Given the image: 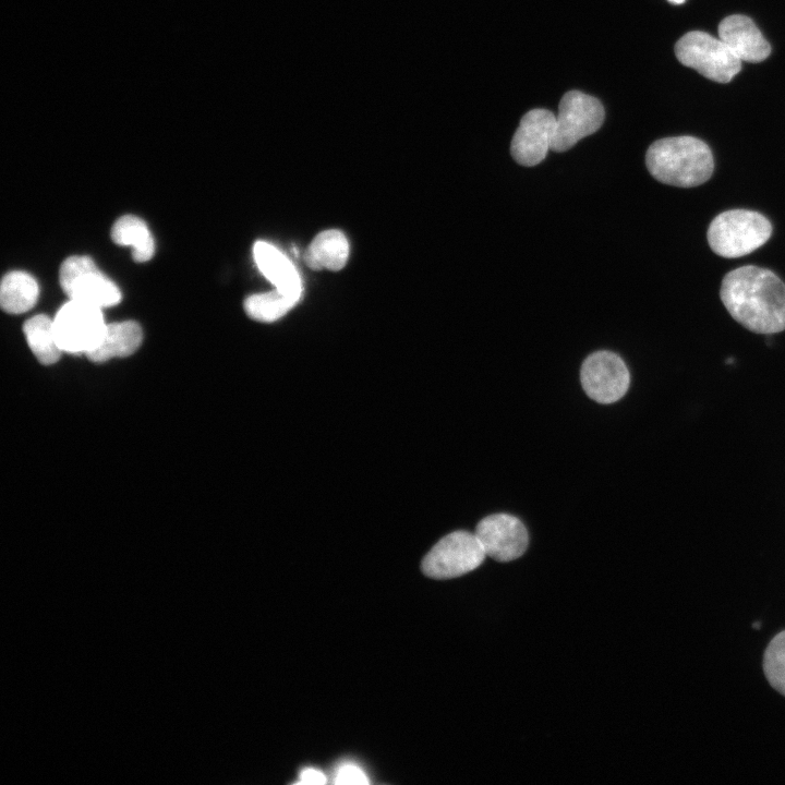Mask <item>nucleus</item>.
I'll list each match as a JSON object with an SVG mask.
<instances>
[{
  "instance_id": "11",
  "label": "nucleus",
  "mask_w": 785,
  "mask_h": 785,
  "mask_svg": "<svg viewBox=\"0 0 785 785\" xmlns=\"http://www.w3.org/2000/svg\"><path fill=\"white\" fill-rule=\"evenodd\" d=\"M556 116L542 108L528 111L520 120L510 144L512 158L522 166L532 167L552 149Z\"/></svg>"
},
{
  "instance_id": "2",
  "label": "nucleus",
  "mask_w": 785,
  "mask_h": 785,
  "mask_svg": "<svg viewBox=\"0 0 785 785\" xmlns=\"http://www.w3.org/2000/svg\"><path fill=\"white\" fill-rule=\"evenodd\" d=\"M651 176L668 185L693 188L706 182L714 170L710 147L693 136H673L653 142L645 154Z\"/></svg>"
},
{
  "instance_id": "8",
  "label": "nucleus",
  "mask_w": 785,
  "mask_h": 785,
  "mask_svg": "<svg viewBox=\"0 0 785 785\" xmlns=\"http://www.w3.org/2000/svg\"><path fill=\"white\" fill-rule=\"evenodd\" d=\"M106 325L101 307L71 299L53 318L60 348L73 354L90 351L100 340Z\"/></svg>"
},
{
  "instance_id": "16",
  "label": "nucleus",
  "mask_w": 785,
  "mask_h": 785,
  "mask_svg": "<svg viewBox=\"0 0 785 785\" xmlns=\"http://www.w3.org/2000/svg\"><path fill=\"white\" fill-rule=\"evenodd\" d=\"M38 293V283L33 276L20 270L10 271L1 281L0 304L7 313L21 314L35 305Z\"/></svg>"
},
{
  "instance_id": "12",
  "label": "nucleus",
  "mask_w": 785,
  "mask_h": 785,
  "mask_svg": "<svg viewBox=\"0 0 785 785\" xmlns=\"http://www.w3.org/2000/svg\"><path fill=\"white\" fill-rule=\"evenodd\" d=\"M718 38L741 61L761 62L771 53V46L753 21L741 14L726 16L718 24Z\"/></svg>"
},
{
  "instance_id": "1",
  "label": "nucleus",
  "mask_w": 785,
  "mask_h": 785,
  "mask_svg": "<svg viewBox=\"0 0 785 785\" xmlns=\"http://www.w3.org/2000/svg\"><path fill=\"white\" fill-rule=\"evenodd\" d=\"M721 300L730 316L757 334L785 329V283L770 269L747 265L727 273Z\"/></svg>"
},
{
  "instance_id": "5",
  "label": "nucleus",
  "mask_w": 785,
  "mask_h": 785,
  "mask_svg": "<svg viewBox=\"0 0 785 785\" xmlns=\"http://www.w3.org/2000/svg\"><path fill=\"white\" fill-rule=\"evenodd\" d=\"M485 557L475 533L459 530L447 534L431 548L422 560V571L433 579H451L474 570Z\"/></svg>"
},
{
  "instance_id": "21",
  "label": "nucleus",
  "mask_w": 785,
  "mask_h": 785,
  "mask_svg": "<svg viewBox=\"0 0 785 785\" xmlns=\"http://www.w3.org/2000/svg\"><path fill=\"white\" fill-rule=\"evenodd\" d=\"M335 783L365 785L369 784V780L359 766L352 763H345L338 768Z\"/></svg>"
},
{
  "instance_id": "10",
  "label": "nucleus",
  "mask_w": 785,
  "mask_h": 785,
  "mask_svg": "<svg viewBox=\"0 0 785 785\" xmlns=\"http://www.w3.org/2000/svg\"><path fill=\"white\" fill-rule=\"evenodd\" d=\"M474 533L485 555L497 561L519 558L529 543L524 524L517 517L508 514H494L483 518Z\"/></svg>"
},
{
  "instance_id": "9",
  "label": "nucleus",
  "mask_w": 785,
  "mask_h": 785,
  "mask_svg": "<svg viewBox=\"0 0 785 785\" xmlns=\"http://www.w3.org/2000/svg\"><path fill=\"white\" fill-rule=\"evenodd\" d=\"M580 379L584 392L599 403L619 400L628 390L630 375L624 360L616 353L601 350L582 363Z\"/></svg>"
},
{
  "instance_id": "17",
  "label": "nucleus",
  "mask_w": 785,
  "mask_h": 785,
  "mask_svg": "<svg viewBox=\"0 0 785 785\" xmlns=\"http://www.w3.org/2000/svg\"><path fill=\"white\" fill-rule=\"evenodd\" d=\"M111 239L118 245L132 246L135 262L149 261L155 253L154 238L147 225L133 215L122 216L114 222Z\"/></svg>"
},
{
  "instance_id": "20",
  "label": "nucleus",
  "mask_w": 785,
  "mask_h": 785,
  "mask_svg": "<svg viewBox=\"0 0 785 785\" xmlns=\"http://www.w3.org/2000/svg\"><path fill=\"white\" fill-rule=\"evenodd\" d=\"M763 671L769 684L785 696V630L769 643L763 656Z\"/></svg>"
},
{
  "instance_id": "4",
  "label": "nucleus",
  "mask_w": 785,
  "mask_h": 785,
  "mask_svg": "<svg viewBox=\"0 0 785 785\" xmlns=\"http://www.w3.org/2000/svg\"><path fill=\"white\" fill-rule=\"evenodd\" d=\"M675 55L681 64L717 83H728L741 69V60L720 38L701 31L680 37Z\"/></svg>"
},
{
  "instance_id": "3",
  "label": "nucleus",
  "mask_w": 785,
  "mask_h": 785,
  "mask_svg": "<svg viewBox=\"0 0 785 785\" xmlns=\"http://www.w3.org/2000/svg\"><path fill=\"white\" fill-rule=\"evenodd\" d=\"M771 233L772 225L762 214L749 209H730L718 214L711 221L706 238L715 254L736 258L762 246Z\"/></svg>"
},
{
  "instance_id": "14",
  "label": "nucleus",
  "mask_w": 785,
  "mask_h": 785,
  "mask_svg": "<svg viewBox=\"0 0 785 785\" xmlns=\"http://www.w3.org/2000/svg\"><path fill=\"white\" fill-rule=\"evenodd\" d=\"M143 331L133 321L107 324L98 343L86 353L95 363L112 358H124L134 353L141 346Z\"/></svg>"
},
{
  "instance_id": "13",
  "label": "nucleus",
  "mask_w": 785,
  "mask_h": 785,
  "mask_svg": "<svg viewBox=\"0 0 785 785\" xmlns=\"http://www.w3.org/2000/svg\"><path fill=\"white\" fill-rule=\"evenodd\" d=\"M253 256L261 273L283 294L300 300L302 294L301 277L291 261L276 246L257 241L253 246Z\"/></svg>"
},
{
  "instance_id": "15",
  "label": "nucleus",
  "mask_w": 785,
  "mask_h": 785,
  "mask_svg": "<svg viewBox=\"0 0 785 785\" xmlns=\"http://www.w3.org/2000/svg\"><path fill=\"white\" fill-rule=\"evenodd\" d=\"M349 256V242L342 231L329 229L318 233L309 245L304 259L312 269L340 270Z\"/></svg>"
},
{
  "instance_id": "19",
  "label": "nucleus",
  "mask_w": 785,
  "mask_h": 785,
  "mask_svg": "<svg viewBox=\"0 0 785 785\" xmlns=\"http://www.w3.org/2000/svg\"><path fill=\"white\" fill-rule=\"evenodd\" d=\"M295 303V299L276 289L249 297L244 301V310L255 321L271 323L282 317Z\"/></svg>"
},
{
  "instance_id": "7",
  "label": "nucleus",
  "mask_w": 785,
  "mask_h": 785,
  "mask_svg": "<svg viewBox=\"0 0 785 785\" xmlns=\"http://www.w3.org/2000/svg\"><path fill=\"white\" fill-rule=\"evenodd\" d=\"M59 281L71 300L101 309L121 301L117 285L102 274L88 256L73 255L64 259L60 267Z\"/></svg>"
},
{
  "instance_id": "23",
  "label": "nucleus",
  "mask_w": 785,
  "mask_h": 785,
  "mask_svg": "<svg viewBox=\"0 0 785 785\" xmlns=\"http://www.w3.org/2000/svg\"><path fill=\"white\" fill-rule=\"evenodd\" d=\"M668 1H669L671 3H673V4H680V3H683L685 0H668Z\"/></svg>"
},
{
  "instance_id": "18",
  "label": "nucleus",
  "mask_w": 785,
  "mask_h": 785,
  "mask_svg": "<svg viewBox=\"0 0 785 785\" xmlns=\"http://www.w3.org/2000/svg\"><path fill=\"white\" fill-rule=\"evenodd\" d=\"M27 345L35 358L45 365L56 363L63 352L57 340L53 319L45 314L28 318L23 325Z\"/></svg>"
},
{
  "instance_id": "22",
  "label": "nucleus",
  "mask_w": 785,
  "mask_h": 785,
  "mask_svg": "<svg viewBox=\"0 0 785 785\" xmlns=\"http://www.w3.org/2000/svg\"><path fill=\"white\" fill-rule=\"evenodd\" d=\"M301 784H325L326 783V776L325 774L316 769L307 768L302 770L300 773V782Z\"/></svg>"
},
{
  "instance_id": "6",
  "label": "nucleus",
  "mask_w": 785,
  "mask_h": 785,
  "mask_svg": "<svg viewBox=\"0 0 785 785\" xmlns=\"http://www.w3.org/2000/svg\"><path fill=\"white\" fill-rule=\"evenodd\" d=\"M604 118V107L597 98L580 90L567 92L559 102L552 150H568L581 138L595 133Z\"/></svg>"
},
{
  "instance_id": "24",
  "label": "nucleus",
  "mask_w": 785,
  "mask_h": 785,
  "mask_svg": "<svg viewBox=\"0 0 785 785\" xmlns=\"http://www.w3.org/2000/svg\"><path fill=\"white\" fill-rule=\"evenodd\" d=\"M753 628H754V629H759V628H760V623H754V624H753Z\"/></svg>"
}]
</instances>
